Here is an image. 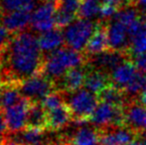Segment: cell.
Here are the masks:
<instances>
[{
    "label": "cell",
    "mask_w": 146,
    "mask_h": 145,
    "mask_svg": "<svg viewBox=\"0 0 146 145\" xmlns=\"http://www.w3.org/2000/svg\"><path fill=\"white\" fill-rule=\"evenodd\" d=\"M31 103L30 101L24 97L16 105L3 110L7 128L10 132L21 131L27 127V116Z\"/></svg>",
    "instance_id": "obj_8"
},
{
    "label": "cell",
    "mask_w": 146,
    "mask_h": 145,
    "mask_svg": "<svg viewBox=\"0 0 146 145\" xmlns=\"http://www.w3.org/2000/svg\"><path fill=\"white\" fill-rule=\"evenodd\" d=\"M1 54L3 81L20 83L43 73L44 61L38 38L28 31L16 33Z\"/></svg>",
    "instance_id": "obj_1"
},
{
    "label": "cell",
    "mask_w": 146,
    "mask_h": 145,
    "mask_svg": "<svg viewBox=\"0 0 146 145\" xmlns=\"http://www.w3.org/2000/svg\"><path fill=\"white\" fill-rule=\"evenodd\" d=\"M85 57L69 47L61 48L45 58L43 73L53 81H58L69 70L84 66Z\"/></svg>",
    "instance_id": "obj_2"
},
{
    "label": "cell",
    "mask_w": 146,
    "mask_h": 145,
    "mask_svg": "<svg viewBox=\"0 0 146 145\" xmlns=\"http://www.w3.org/2000/svg\"><path fill=\"white\" fill-rule=\"evenodd\" d=\"M43 2H47V1H52V0H42Z\"/></svg>",
    "instance_id": "obj_40"
},
{
    "label": "cell",
    "mask_w": 146,
    "mask_h": 145,
    "mask_svg": "<svg viewBox=\"0 0 146 145\" xmlns=\"http://www.w3.org/2000/svg\"><path fill=\"white\" fill-rule=\"evenodd\" d=\"M108 36L110 50L127 53L131 42L127 26L112 18L108 26Z\"/></svg>",
    "instance_id": "obj_9"
},
{
    "label": "cell",
    "mask_w": 146,
    "mask_h": 145,
    "mask_svg": "<svg viewBox=\"0 0 146 145\" xmlns=\"http://www.w3.org/2000/svg\"><path fill=\"white\" fill-rule=\"evenodd\" d=\"M129 145H146V142L143 141V140H136L135 139L134 141H132Z\"/></svg>",
    "instance_id": "obj_35"
},
{
    "label": "cell",
    "mask_w": 146,
    "mask_h": 145,
    "mask_svg": "<svg viewBox=\"0 0 146 145\" xmlns=\"http://www.w3.org/2000/svg\"><path fill=\"white\" fill-rule=\"evenodd\" d=\"M87 73V70L84 69L83 66L79 67V68L71 69L59 79V89L69 93H73L80 91L86 83Z\"/></svg>",
    "instance_id": "obj_13"
},
{
    "label": "cell",
    "mask_w": 146,
    "mask_h": 145,
    "mask_svg": "<svg viewBox=\"0 0 146 145\" xmlns=\"http://www.w3.org/2000/svg\"><path fill=\"white\" fill-rule=\"evenodd\" d=\"M125 125L138 136L146 130V107L140 103H132L124 107Z\"/></svg>",
    "instance_id": "obj_10"
},
{
    "label": "cell",
    "mask_w": 146,
    "mask_h": 145,
    "mask_svg": "<svg viewBox=\"0 0 146 145\" xmlns=\"http://www.w3.org/2000/svg\"><path fill=\"white\" fill-rule=\"evenodd\" d=\"M124 107L100 101L92 113L90 121L100 130L110 127L125 126Z\"/></svg>",
    "instance_id": "obj_5"
},
{
    "label": "cell",
    "mask_w": 146,
    "mask_h": 145,
    "mask_svg": "<svg viewBox=\"0 0 146 145\" xmlns=\"http://www.w3.org/2000/svg\"><path fill=\"white\" fill-rule=\"evenodd\" d=\"M139 73L140 72L137 70L134 63L124 61L112 71L110 77L112 85L119 87L125 93L126 89L133 83Z\"/></svg>",
    "instance_id": "obj_11"
},
{
    "label": "cell",
    "mask_w": 146,
    "mask_h": 145,
    "mask_svg": "<svg viewBox=\"0 0 146 145\" xmlns=\"http://www.w3.org/2000/svg\"><path fill=\"white\" fill-rule=\"evenodd\" d=\"M102 0H83L79 10L80 18L90 20L92 17L100 15Z\"/></svg>",
    "instance_id": "obj_26"
},
{
    "label": "cell",
    "mask_w": 146,
    "mask_h": 145,
    "mask_svg": "<svg viewBox=\"0 0 146 145\" xmlns=\"http://www.w3.org/2000/svg\"><path fill=\"white\" fill-rule=\"evenodd\" d=\"M10 139L19 145H51L45 130L26 127L21 131L12 133Z\"/></svg>",
    "instance_id": "obj_15"
},
{
    "label": "cell",
    "mask_w": 146,
    "mask_h": 145,
    "mask_svg": "<svg viewBox=\"0 0 146 145\" xmlns=\"http://www.w3.org/2000/svg\"><path fill=\"white\" fill-rule=\"evenodd\" d=\"M32 13L28 11L7 12L1 15V24L9 32L20 33L29 24H31Z\"/></svg>",
    "instance_id": "obj_14"
},
{
    "label": "cell",
    "mask_w": 146,
    "mask_h": 145,
    "mask_svg": "<svg viewBox=\"0 0 146 145\" xmlns=\"http://www.w3.org/2000/svg\"><path fill=\"white\" fill-rule=\"evenodd\" d=\"M56 0L43 2L32 13L31 26L37 32L45 33L54 29L56 25Z\"/></svg>",
    "instance_id": "obj_7"
},
{
    "label": "cell",
    "mask_w": 146,
    "mask_h": 145,
    "mask_svg": "<svg viewBox=\"0 0 146 145\" xmlns=\"http://www.w3.org/2000/svg\"><path fill=\"white\" fill-rule=\"evenodd\" d=\"M110 77L104 71L100 70H92L88 72L87 77H86V89L90 91V93H94L98 97L100 93L104 89L111 85L110 83Z\"/></svg>",
    "instance_id": "obj_20"
},
{
    "label": "cell",
    "mask_w": 146,
    "mask_h": 145,
    "mask_svg": "<svg viewBox=\"0 0 146 145\" xmlns=\"http://www.w3.org/2000/svg\"><path fill=\"white\" fill-rule=\"evenodd\" d=\"M10 34L11 32H9L2 24H0V53L5 50L11 41L12 36Z\"/></svg>",
    "instance_id": "obj_31"
},
{
    "label": "cell",
    "mask_w": 146,
    "mask_h": 145,
    "mask_svg": "<svg viewBox=\"0 0 146 145\" xmlns=\"http://www.w3.org/2000/svg\"><path fill=\"white\" fill-rule=\"evenodd\" d=\"M98 101V95L90 93L87 89L71 93L68 105L73 114V119L77 124L81 125L90 121L92 113L100 103Z\"/></svg>",
    "instance_id": "obj_3"
},
{
    "label": "cell",
    "mask_w": 146,
    "mask_h": 145,
    "mask_svg": "<svg viewBox=\"0 0 146 145\" xmlns=\"http://www.w3.org/2000/svg\"><path fill=\"white\" fill-rule=\"evenodd\" d=\"M96 28L90 20L78 18L64 31L65 43L69 48L81 52L87 48Z\"/></svg>",
    "instance_id": "obj_4"
},
{
    "label": "cell",
    "mask_w": 146,
    "mask_h": 145,
    "mask_svg": "<svg viewBox=\"0 0 146 145\" xmlns=\"http://www.w3.org/2000/svg\"><path fill=\"white\" fill-rule=\"evenodd\" d=\"M55 83L44 73H39L19 83L23 97L31 103H41L47 95L54 91Z\"/></svg>",
    "instance_id": "obj_6"
},
{
    "label": "cell",
    "mask_w": 146,
    "mask_h": 145,
    "mask_svg": "<svg viewBox=\"0 0 146 145\" xmlns=\"http://www.w3.org/2000/svg\"><path fill=\"white\" fill-rule=\"evenodd\" d=\"M0 61H1V54H0Z\"/></svg>",
    "instance_id": "obj_41"
},
{
    "label": "cell",
    "mask_w": 146,
    "mask_h": 145,
    "mask_svg": "<svg viewBox=\"0 0 146 145\" xmlns=\"http://www.w3.org/2000/svg\"><path fill=\"white\" fill-rule=\"evenodd\" d=\"M48 117V129L60 130L66 127L71 122L73 114L68 103H63L62 105L47 111Z\"/></svg>",
    "instance_id": "obj_18"
},
{
    "label": "cell",
    "mask_w": 146,
    "mask_h": 145,
    "mask_svg": "<svg viewBox=\"0 0 146 145\" xmlns=\"http://www.w3.org/2000/svg\"><path fill=\"white\" fill-rule=\"evenodd\" d=\"M138 1V0H130V3L132 4V3H136V2Z\"/></svg>",
    "instance_id": "obj_39"
},
{
    "label": "cell",
    "mask_w": 146,
    "mask_h": 145,
    "mask_svg": "<svg viewBox=\"0 0 146 145\" xmlns=\"http://www.w3.org/2000/svg\"><path fill=\"white\" fill-rule=\"evenodd\" d=\"M136 4L143 10H146V0H138Z\"/></svg>",
    "instance_id": "obj_34"
},
{
    "label": "cell",
    "mask_w": 146,
    "mask_h": 145,
    "mask_svg": "<svg viewBox=\"0 0 146 145\" xmlns=\"http://www.w3.org/2000/svg\"><path fill=\"white\" fill-rule=\"evenodd\" d=\"M43 107L45 109L46 111H49L51 109H54L56 107L62 105L63 103H65L64 97L62 95V93L60 91H53L52 93H50L49 95H47L42 101Z\"/></svg>",
    "instance_id": "obj_28"
},
{
    "label": "cell",
    "mask_w": 146,
    "mask_h": 145,
    "mask_svg": "<svg viewBox=\"0 0 146 145\" xmlns=\"http://www.w3.org/2000/svg\"><path fill=\"white\" fill-rule=\"evenodd\" d=\"M130 0H102V6L100 11V19L113 18L121 9L127 7Z\"/></svg>",
    "instance_id": "obj_24"
},
{
    "label": "cell",
    "mask_w": 146,
    "mask_h": 145,
    "mask_svg": "<svg viewBox=\"0 0 146 145\" xmlns=\"http://www.w3.org/2000/svg\"><path fill=\"white\" fill-rule=\"evenodd\" d=\"M134 65L139 72L146 73V53L134 57Z\"/></svg>",
    "instance_id": "obj_32"
},
{
    "label": "cell",
    "mask_w": 146,
    "mask_h": 145,
    "mask_svg": "<svg viewBox=\"0 0 146 145\" xmlns=\"http://www.w3.org/2000/svg\"><path fill=\"white\" fill-rule=\"evenodd\" d=\"M140 136H142V140H143V141H145V142H146V130H145L144 132H143L142 134H141Z\"/></svg>",
    "instance_id": "obj_36"
},
{
    "label": "cell",
    "mask_w": 146,
    "mask_h": 145,
    "mask_svg": "<svg viewBox=\"0 0 146 145\" xmlns=\"http://www.w3.org/2000/svg\"><path fill=\"white\" fill-rule=\"evenodd\" d=\"M82 2L83 0H56L57 8L77 14V15L79 13Z\"/></svg>",
    "instance_id": "obj_30"
},
{
    "label": "cell",
    "mask_w": 146,
    "mask_h": 145,
    "mask_svg": "<svg viewBox=\"0 0 146 145\" xmlns=\"http://www.w3.org/2000/svg\"><path fill=\"white\" fill-rule=\"evenodd\" d=\"M35 0H0V9L4 12L28 11L31 12L35 7Z\"/></svg>",
    "instance_id": "obj_25"
},
{
    "label": "cell",
    "mask_w": 146,
    "mask_h": 145,
    "mask_svg": "<svg viewBox=\"0 0 146 145\" xmlns=\"http://www.w3.org/2000/svg\"><path fill=\"white\" fill-rule=\"evenodd\" d=\"M27 127L33 129H48V117L47 111L41 103H32L28 111Z\"/></svg>",
    "instance_id": "obj_22"
},
{
    "label": "cell",
    "mask_w": 146,
    "mask_h": 145,
    "mask_svg": "<svg viewBox=\"0 0 146 145\" xmlns=\"http://www.w3.org/2000/svg\"><path fill=\"white\" fill-rule=\"evenodd\" d=\"M92 58V66L96 67V70L104 72L111 70L112 72L116 67L125 61V53L108 50L106 52L94 56Z\"/></svg>",
    "instance_id": "obj_16"
},
{
    "label": "cell",
    "mask_w": 146,
    "mask_h": 145,
    "mask_svg": "<svg viewBox=\"0 0 146 145\" xmlns=\"http://www.w3.org/2000/svg\"><path fill=\"white\" fill-rule=\"evenodd\" d=\"M143 28H144V30L146 31V17H145V19L143 20Z\"/></svg>",
    "instance_id": "obj_38"
},
{
    "label": "cell",
    "mask_w": 146,
    "mask_h": 145,
    "mask_svg": "<svg viewBox=\"0 0 146 145\" xmlns=\"http://www.w3.org/2000/svg\"><path fill=\"white\" fill-rule=\"evenodd\" d=\"M70 145H100V130L82 126L68 140Z\"/></svg>",
    "instance_id": "obj_21"
},
{
    "label": "cell",
    "mask_w": 146,
    "mask_h": 145,
    "mask_svg": "<svg viewBox=\"0 0 146 145\" xmlns=\"http://www.w3.org/2000/svg\"><path fill=\"white\" fill-rule=\"evenodd\" d=\"M98 99L102 103H106L112 105H116V107H124L126 105H125V93L112 83L98 95Z\"/></svg>",
    "instance_id": "obj_23"
},
{
    "label": "cell",
    "mask_w": 146,
    "mask_h": 145,
    "mask_svg": "<svg viewBox=\"0 0 146 145\" xmlns=\"http://www.w3.org/2000/svg\"><path fill=\"white\" fill-rule=\"evenodd\" d=\"M136 136L134 131L124 126L106 128L100 130V145H129Z\"/></svg>",
    "instance_id": "obj_12"
},
{
    "label": "cell",
    "mask_w": 146,
    "mask_h": 145,
    "mask_svg": "<svg viewBox=\"0 0 146 145\" xmlns=\"http://www.w3.org/2000/svg\"><path fill=\"white\" fill-rule=\"evenodd\" d=\"M77 14L65 11L57 8L56 11V25L58 28H67L76 20Z\"/></svg>",
    "instance_id": "obj_29"
},
{
    "label": "cell",
    "mask_w": 146,
    "mask_h": 145,
    "mask_svg": "<svg viewBox=\"0 0 146 145\" xmlns=\"http://www.w3.org/2000/svg\"><path fill=\"white\" fill-rule=\"evenodd\" d=\"M146 53V31L144 29L131 39L127 54L129 56L136 57Z\"/></svg>",
    "instance_id": "obj_27"
},
{
    "label": "cell",
    "mask_w": 146,
    "mask_h": 145,
    "mask_svg": "<svg viewBox=\"0 0 146 145\" xmlns=\"http://www.w3.org/2000/svg\"><path fill=\"white\" fill-rule=\"evenodd\" d=\"M38 42L42 52L51 54V53L61 49V47L65 43L64 33L61 31L60 28H54L51 31L41 34L38 38Z\"/></svg>",
    "instance_id": "obj_19"
},
{
    "label": "cell",
    "mask_w": 146,
    "mask_h": 145,
    "mask_svg": "<svg viewBox=\"0 0 146 145\" xmlns=\"http://www.w3.org/2000/svg\"><path fill=\"white\" fill-rule=\"evenodd\" d=\"M3 83V75H2V72H0V85Z\"/></svg>",
    "instance_id": "obj_37"
},
{
    "label": "cell",
    "mask_w": 146,
    "mask_h": 145,
    "mask_svg": "<svg viewBox=\"0 0 146 145\" xmlns=\"http://www.w3.org/2000/svg\"><path fill=\"white\" fill-rule=\"evenodd\" d=\"M138 97H139L138 99L139 103H140L142 105L146 107V87L142 89V91H141V93H139Z\"/></svg>",
    "instance_id": "obj_33"
},
{
    "label": "cell",
    "mask_w": 146,
    "mask_h": 145,
    "mask_svg": "<svg viewBox=\"0 0 146 145\" xmlns=\"http://www.w3.org/2000/svg\"><path fill=\"white\" fill-rule=\"evenodd\" d=\"M110 42L108 36V27H106L104 24H98L92 38L88 41L86 52L88 55L94 57L106 52Z\"/></svg>",
    "instance_id": "obj_17"
}]
</instances>
